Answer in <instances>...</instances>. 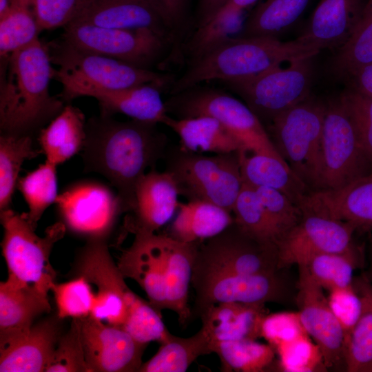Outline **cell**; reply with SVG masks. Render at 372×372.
I'll use <instances>...</instances> for the list:
<instances>
[{
  "label": "cell",
  "instance_id": "cell-44",
  "mask_svg": "<svg viewBox=\"0 0 372 372\" xmlns=\"http://www.w3.org/2000/svg\"><path fill=\"white\" fill-rule=\"evenodd\" d=\"M254 188L269 218L278 242L300 220L302 211L289 197L278 190L265 187Z\"/></svg>",
  "mask_w": 372,
  "mask_h": 372
},
{
  "label": "cell",
  "instance_id": "cell-43",
  "mask_svg": "<svg viewBox=\"0 0 372 372\" xmlns=\"http://www.w3.org/2000/svg\"><path fill=\"white\" fill-rule=\"evenodd\" d=\"M278 366L287 372L327 371L318 346L309 335L281 344L275 348Z\"/></svg>",
  "mask_w": 372,
  "mask_h": 372
},
{
  "label": "cell",
  "instance_id": "cell-39",
  "mask_svg": "<svg viewBox=\"0 0 372 372\" xmlns=\"http://www.w3.org/2000/svg\"><path fill=\"white\" fill-rule=\"evenodd\" d=\"M57 187L56 166L47 161L19 178L17 189L28 205L26 214L35 229L45 209L55 203L59 196Z\"/></svg>",
  "mask_w": 372,
  "mask_h": 372
},
{
  "label": "cell",
  "instance_id": "cell-27",
  "mask_svg": "<svg viewBox=\"0 0 372 372\" xmlns=\"http://www.w3.org/2000/svg\"><path fill=\"white\" fill-rule=\"evenodd\" d=\"M163 124L178 136L183 150L216 154L245 151L240 141L218 119L209 115L182 118L168 115Z\"/></svg>",
  "mask_w": 372,
  "mask_h": 372
},
{
  "label": "cell",
  "instance_id": "cell-17",
  "mask_svg": "<svg viewBox=\"0 0 372 372\" xmlns=\"http://www.w3.org/2000/svg\"><path fill=\"white\" fill-rule=\"evenodd\" d=\"M351 225L313 214H302L300 220L277 242L278 269L299 265L313 256L346 253L356 246Z\"/></svg>",
  "mask_w": 372,
  "mask_h": 372
},
{
  "label": "cell",
  "instance_id": "cell-50",
  "mask_svg": "<svg viewBox=\"0 0 372 372\" xmlns=\"http://www.w3.org/2000/svg\"><path fill=\"white\" fill-rule=\"evenodd\" d=\"M258 1V0H227L216 14L209 20L223 21H229L232 19L242 18L244 12L251 8Z\"/></svg>",
  "mask_w": 372,
  "mask_h": 372
},
{
  "label": "cell",
  "instance_id": "cell-42",
  "mask_svg": "<svg viewBox=\"0 0 372 372\" xmlns=\"http://www.w3.org/2000/svg\"><path fill=\"white\" fill-rule=\"evenodd\" d=\"M51 291L54 296L56 316L83 318L90 315L94 303V291L90 282L83 276L70 281L56 283Z\"/></svg>",
  "mask_w": 372,
  "mask_h": 372
},
{
  "label": "cell",
  "instance_id": "cell-34",
  "mask_svg": "<svg viewBox=\"0 0 372 372\" xmlns=\"http://www.w3.org/2000/svg\"><path fill=\"white\" fill-rule=\"evenodd\" d=\"M310 0H264L245 19L238 37H273L293 25Z\"/></svg>",
  "mask_w": 372,
  "mask_h": 372
},
{
  "label": "cell",
  "instance_id": "cell-36",
  "mask_svg": "<svg viewBox=\"0 0 372 372\" xmlns=\"http://www.w3.org/2000/svg\"><path fill=\"white\" fill-rule=\"evenodd\" d=\"M42 153L34 147L30 136L1 134L0 136V211L10 208L23 162Z\"/></svg>",
  "mask_w": 372,
  "mask_h": 372
},
{
  "label": "cell",
  "instance_id": "cell-33",
  "mask_svg": "<svg viewBox=\"0 0 372 372\" xmlns=\"http://www.w3.org/2000/svg\"><path fill=\"white\" fill-rule=\"evenodd\" d=\"M211 353L210 342L202 328L194 335L181 338L171 333L168 339L139 372H185L200 355Z\"/></svg>",
  "mask_w": 372,
  "mask_h": 372
},
{
  "label": "cell",
  "instance_id": "cell-52",
  "mask_svg": "<svg viewBox=\"0 0 372 372\" xmlns=\"http://www.w3.org/2000/svg\"><path fill=\"white\" fill-rule=\"evenodd\" d=\"M353 90L372 97V63L359 69L350 76Z\"/></svg>",
  "mask_w": 372,
  "mask_h": 372
},
{
  "label": "cell",
  "instance_id": "cell-23",
  "mask_svg": "<svg viewBox=\"0 0 372 372\" xmlns=\"http://www.w3.org/2000/svg\"><path fill=\"white\" fill-rule=\"evenodd\" d=\"M369 0H320L302 41L320 51L342 47L349 39Z\"/></svg>",
  "mask_w": 372,
  "mask_h": 372
},
{
  "label": "cell",
  "instance_id": "cell-24",
  "mask_svg": "<svg viewBox=\"0 0 372 372\" xmlns=\"http://www.w3.org/2000/svg\"><path fill=\"white\" fill-rule=\"evenodd\" d=\"M179 195L176 181L171 172H160L154 169L146 172L136 187L132 231L156 232L173 217L178 208Z\"/></svg>",
  "mask_w": 372,
  "mask_h": 372
},
{
  "label": "cell",
  "instance_id": "cell-6",
  "mask_svg": "<svg viewBox=\"0 0 372 372\" xmlns=\"http://www.w3.org/2000/svg\"><path fill=\"white\" fill-rule=\"evenodd\" d=\"M54 69L53 79L63 90L61 97L71 101L89 89L118 90L152 84L162 90L175 79L170 74L138 68L102 54L76 48L61 41L48 46Z\"/></svg>",
  "mask_w": 372,
  "mask_h": 372
},
{
  "label": "cell",
  "instance_id": "cell-14",
  "mask_svg": "<svg viewBox=\"0 0 372 372\" xmlns=\"http://www.w3.org/2000/svg\"><path fill=\"white\" fill-rule=\"evenodd\" d=\"M280 271L241 274L193 269L194 315L199 316L209 306L221 302L284 303L289 296V286Z\"/></svg>",
  "mask_w": 372,
  "mask_h": 372
},
{
  "label": "cell",
  "instance_id": "cell-38",
  "mask_svg": "<svg viewBox=\"0 0 372 372\" xmlns=\"http://www.w3.org/2000/svg\"><path fill=\"white\" fill-rule=\"evenodd\" d=\"M41 32L31 0H12L0 17V54L8 56L34 41Z\"/></svg>",
  "mask_w": 372,
  "mask_h": 372
},
{
  "label": "cell",
  "instance_id": "cell-37",
  "mask_svg": "<svg viewBox=\"0 0 372 372\" xmlns=\"http://www.w3.org/2000/svg\"><path fill=\"white\" fill-rule=\"evenodd\" d=\"M356 246L346 253H324L309 258L302 265L318 285L328 291L353 285V272L360 265Z\"/></svg>",
  "mask_w": 372,
  "mask_h": 372
},
{
  "label": "cell",
  "instance_id": "cell-5",
  "mask_svg": "<svg viewBox=\"0 0 372 372\" xmlns=\"http://www.w3.org/2000/svg\"><path fill=\"white\" fill-rule=\"evenodd\" d=\"M320 52L298 38L281 41L278 38L233 37L189 61L185 71L176 78L170 95L203 82H224L255 76L272 68L307 58Z\"/></svg>",
  "mask_w": 372,
  "mask_h": 372
},
{
  "label": "cell",
  "instance_id": "cell-9",
  "mask_svg": "<svg viewBox=\"0 0 372 372\" xmlns=\"http://www.w3.org/2000/svg\"><path fill=\"white\" fill-rule=\"evenodd\" d=\"M239 152L205 156L179 148L169 157L167 171L187 200L209 202L232 213L243 185Z\"/></svg>",
  "mask_w": 372,
  "mask_h": 372
},
{
  "label": "cell",
  "instance_id": "cell-41",
  "mask_svg": "<svg viewBox=\"0 0 372 372\" xmlns=\"http://www.w3.org/2000/svg\"><path fill=\"white\" fill-rule=\"evenodd\" d=\"M372 63V0L348 41L340 48L335 58L336 69L350 76L362 67Z\"/></svg>",
  "mask_w": 372,
  "mask_h": 372
},
{
  "label": "cell",
  "instance_id": "cell-22",
  "mask_svg": "<svg viewBox=\"0 0 372 372\" xmlns=\"http://www.w3.org/2000/svg\"><path fill=\"white\" fill-rule=\"evenodd\" d=\"M72 23L110 28H147L175 39L178 32L157 0H92Z\"/></svg>",
  "mask_w": 372,
  "mask_h": 372
},
{
  "label": "cell",
  "instance_id": "cell-35",
  "mask_svg": "<svg viewBox=\"0 0 372 372\" xmlns=\"http://www.w3.org/2000/svg\"><path fill=\"white\" fill-rule=\"evenodd\" d=\"M211 353L218 355L223 371L263 372L275 361L276 351L269 344L242 339L216 342Z\"/></svg>",
  "mask_w": 372,
  "mask_h": 372
},
{
  "label": "cell",
  "instance_id": "cell-26",
  "mask_svg": "<svg viewBox=\"0 0 372 372\" xmlns=\"http://www.w3.org/2000/svg\"><path fill=\"white\" fill-rule=\"evenodd\" d=\"M161 91L156 85L143 84L118 90L89 89L81 96L96 99L103 116L120 113L134 120L163 123L168 114Z\"/></svg>",
  "mask_w": 372,
  "mask_h": 372
},
{
  "label": "cell",
  "instance_id": "cell-53",
  "mask_svg": "<svg viewBox=\"0 0 372 372\" xmlns=\"http://www.w3.org/2000/svg\"><path fill=\"white\" fill-rule=\"evenodd\" d=\"M227 0H198L195 28L206 23Z\"/></svg>",
  "mask_w": 372,
  "mask_h": 372
},
{
  "label": "cell",
  "instance_id": "cell-18",
  "mask_svg": "<svg viewBox=\"0 0 372 372\" xmlns=\"http://www.w3.org/2000/svg\"><path fill=\"white\" fill-rule=\"evenodd\" d=\"M296 304L300 321L320 348L327 369L346 371L345 335L333 313L324 289L309 277L304 267L298 265Z\"/></svg>",
  "mask_w": 372,
  "mask_h": 372
},
{
  "label": "cell",
  "instance_id": "cell-45",
  "mask_svg": "<svg viewBox=\"0 0 372 372\" xmlns=\"http://www.w3.org/2000/svg\"><path fill=\"white\" fill-rule=\"evenodd\" d=\"M45 372H91L82 342L80 318H72L69 330L61 335Z\"/></svg>",
  "mask_w": 372,
  "mask_h": 372
},
{
  "label": "cell",
  "instance_id": "cell-21",
  "mask_svg": "<svg viewBox=\"0 0 372 372\" xmlns=\"http://www.w3.org/2000/svg\"><path fill=\"white\" fill-rule=\"evenodd\" d=\"M59 320L48 318L26 331L0 337V371H45L62 335Z\"/></svg>",
  "mask_w": 372,
  "mask_h": 372
},
{
  "label": "cell",
  "instance_id": "cell-51",
  "mask_svg": "<svg viewBox=\"0 0 372 372\" xmlns=\"http://www.w3.org/2000/svg\"><path fill=\"white\" fill-rule=\"evenodd\" d=\"M157 1L167 17L178 30L185 19L189 0Z\"/></svg>",
  "mask_w": 372,
  "mask_h": 372
},
{
  "label": "cell",
  "instance_id": "cell-48",
  "mask_svg": "<svg viewBox=\"0 0 372 372\" xmlns=\"http://www.w3.org/2000/svg\"><path fill=\"white\" fill-rule=\"evenodd\" d=\"M308 335L298 311L267 313L261 324L260 336L274 349L281 344Z\"/></svg>",
  "mask_w": 372,
  "mask_h": 372
},
{
  "label": "cell",
  "instance_id": "cell-30",
  "mask_svg": "<svg viewBox=\"0 0 372 372\" xmlns=\"http://www.w3.org/2000/svg\"><path fill=\"white\" fill-rule=\"evenodd\" d=\"M169 235L183 242H201L224 231L234 221L231 212L204 200L179 203Z\"/></svg>",
  "mask_w": 372,
  "mask_h": 372
},
{
  "label": "cell",
  "instance_id": "cell-46",
  "mask_svg": "<svg viewBox=\"0 0 372 372\" xmlns=\"http://www.w3.org/2000/svg\"><path fill=\"white\" fill-rule=\"evenodd\" d=\"M92 0H31L41 31L66 27L76 20Z\"/></svg>",
  "mask_w": 372,
  "mask_h": 372
},
{
  "label": "cell",
  "instance_id": "cell-15",
  "mask_svg": "<svg viewBox=\"0 0 372 372\" xmlns=\"http://www.w3.org/2000/svg\"><path fill=\"white\" fill-rule=\"evenodd\" d=\"M55 204L66 230L87 241L106 240L119 216L126 211L117 192L93 180L70 185Z\"/></svg>",
  "mask_w": 372,
  "mask_h": 372
},
{
  "label": "cell",
  "instance_id": "cell-1",
  "mask_svg": "<svg viewBox=\"0 0 372 372\" xmlns=\"http://www.w3.org/2000/svg\"><path fill=\"white\" fill-rule=\"evenodd\" d=\"M157 124L134 119L118 121L103 115L86 123L82 149L85 170L105 177L126 211L134 207L138 182L164 153L167 140Z\"/></svg>",
  "mask_w": 372,
  "mask_h": 372
},
{
  "label": "cell",
  "instance_id": "cell-11",
  "mask_svg": "<svg viewBox=\"0 0 372 372\" xmlns=\"http://www.w3.org/2000/svg\"><path fill=\"white\" fill-rule=\"evenodd\" d=\"M325 110V105L309 98L271 122V139L276 150L310 192L318 177Z\"/></svg>",
  "mask_w": 372,
  "mask_h": 372
},
{
  "label": "cell",
  "instance_id": "cell-10",
  "mask_svg": "<svg viewBox=\"0 0 372 372\" xmlns=\"http://www.w3.org/2000/svg\"><path fill=\"white\" fill-rule=\"evenodd\" d=\"M64 28L62 41L67 44L147 70L164 61L176 42L174 37L147 28H110L79 23Z\"/></svg>",
  "mask_w": 372,
  "mask_h": 372
},
{
  "label": "cell",
  "instance_id": "cell-49",
  "mask_svg": "<svg viewBox=\"0 0 372 372\" xmlns=\"http://www.w3.org/2000/svg\"><path fill=\"white\" fill-rule=\"evenodd\" d=\"M327 300L342 327L347 340L360 316L362 309L361 298L352 285L329 291Z\"/></svg>",
  "mask_w": 372,
  "mask_h": 372
},
{
  "label": "cell",
  "instance_id": "cell-12",
  "mask_svg": "<svg viewBox=\"0 0 372 372\" xmlns=\"http://www.w3.org/2000/svg\"><path fill=\"white\" fill-rule=\"evenodd\" d=\"M313 58L280 65L247 78L221 82L262 121H269L309 97Z\"/></svg>",
  "mask_w": 372,
  "mask_h": 372
},
{
  "label": "cell",
  "instance_id": "cell-19",
  "mask_svg": "<svg viewBox=\"0 0 372 372\" xmlns=\"http://www.w3.org/2000/svg\"><path fill=\"white\" fill-rule=\"evenodd\" d=\"M86 361L91 372L138 371L147 345L123 329L90 316L80 318Z\"/></svg>",
  "mask_w": 372,
  "mask_h": 372
},
{
  "label": "cell",
  "instance_id": "cell-31",
  "mask_svg": "<svg viewBox=\"0 0 372 372\" xmlns=\"http://www.w3.org/2000/svg\"><path fill=\"white\" fill-rule=\"evenodd\" d=\"M51 307L48 296L8 279L0 282V337L29 329Z\"/></svg>",
  "mask_w": 372,
  "mask_h": 372
},
{
  "label": "cell",
  "instance_id": "cell-2",
  "mask_svg": "<svg viewBox=\"0 0 372 372\" xmlns=\"http://www.w3.org/2000/svg\"><path fill=\"white\" fill-rule=\"evenodd\" d=\"M132 231L134 239L116 263L120 271L139 285L160 314L171 310L185 326L192 314L188 295L199 243L142 229Z\"/></svg>",
  "mask_w": 372,
  "mask_h": 372
},
{
  "label": "cell",
  "instance_id": "cell-47",
  "mask_svg": "<svg viewBox=\"0 0 372 372\" xmlns=\"http://www.w3.org/2000/svg\"><path fill=\"white\" fill-rule=\"evenodd\" d=\"M339 99L353 123L366 159L372 167V97L351 89Z\"/></svg>",
  "mask_w": 372,
  "mask_h": 372
},
{
  "label": "cell",
  "instance_id": "cell-40",
  "mask_svg": "<svg viewBox=\"0 0 372 372\" xmlns=\"http://www.w3.org/2000/svg\"><path fill=\"white\" fill-rule=\"evenodd\" d=\"M236 224L262 244L276 247L277 239L255 189L243 183L233 211Z\"/></svg>",
  "mask_w": 372,
  "mask_h": 372
},
{
  "label": "cell",
  "instance_id": "cell-25",
  "mask_svg": "<svg viewBox=\"0 0 372 372\" xmlns=\"http://www.w3.org/2000/svg\"><path fill=\"white\" fill-rule=\"evenodd\" d=\"M267 313L265 304L221 302L209 306L199 317L211 349L216 342L260 338L261 324Z\"/></svg>",
  "mask_w": 372,
  "mask_h": 372
},
{
  "label": "cell",
  "instance_id": "cell-7",
  "mask_svg": "<svg viewBox=\"0 0 372 372\" xmlns=\"http://www.w3.org/2000/svg\"><path fill=\"white\" fill-rule=\"evenodd\" d=\"M3 228L1 242L8 280L30 288L48 297L54 285L56 273L50 256L55 243L66 231L61 221L48 227L43 236L35 233L26 212L17 213L10 208L0 211Z\"/></svg>",
  "mask_w": 372,
  "mask_h": 372
},
{
  "label": "cell",
  "instance_id": "cell-4",
  "mask_svg": "<svg viewBox=\"0 0 372 372\" xmlns=\"http://www.w3.org/2000/svg\"><path fill=\"white\" fill-rule=\"evenodd\" d=\"M77 270L93 289L94 303L89 316L121 327L143 343L161 344L168 339L171 333L161 315L128 287L106 240L87 241L80 254Z\"/></svg>",
  "mask_w": 372,
  "mask_h": 372
},
{
  "label": "cell",
  "instance_id": "cell-3",
  "mask_svg": "<svg viewBox=\"0 0 372 372\" xmlns=\"http://www.w3.org/2000/svg\"><path fill=\"white\" fill-rule=\"evenodd\" d=\"M51 63L48 46L39 39L1 56V134L32 136L63 110V101L50 94Z\"/></svg>",
  "mask_w": 372,
  "mask_h": 372
},
{
  "label": "cell",
  "instance_id": "cell-16",
  "mask_svg": "<svg viewBox=\"0 0 372 372\" xmlns=\"http://www.w3.org/2000/svg\"><path fill=\"white\" fill-rule=\"evenodd\" d=\"M193 269L241 274L278 271L277 249L248 236L234 223L198 244Z\"/></svg>",
  "mask_w": 372,
  "mask_h": 372
},
{
  "label": "cell",
  "instance_id": "cell-55",
  "mask_svg": "<svg viewBox=\"0 0 372 372\" xmlns=\"http://www.w3.org/2000/svg\"><path fill=\"white\" fill-rule=\"evenodd\" d=\"M367 277L370 280V281L372 282V261H371V263L369 276H367Z\"/></svg>",
  "mask_w": 372,
  "mask_h": 372
},
{
  "label": "cell",
  "instance_id": "cell-13",
  "mask_svg": "<svg viewBox=\"0 0 372 372\" xmlns=\"http://www.w3.org/2000/svg\"><path fill=\"white\" fill-rule=\"evenodd\" d=\"M372 169L340 99L326 105L318 172L313 191L335 189Z\"/></svg>",
  "mask_w": 372,
  "mask_h": 372
},
{
  "label": "cell",
  "instance_id": "cell-8",
  "mask_svg": "<svg viewBox=\"0 0 372 372\" xmlns=\"http://www.w3.org/2000/svg\"><path fill=\"white\" fill-rule=\"evenodd\" d=\"M165 105L167 112L178 118L213 116L240 141L246 152L284 160L258 117L245 103L223 90L196 85L171 95Z\"/></svg>",
  "mask_w": 372,
  "mask_h": 372
},
{
  "label": "cell",
  "instance_id": "cell-54",
  "mask_svg": "<svg viewBox=\"0 0 372 372\" xmlns=\"http://www.w3.org/2000/svg\"><path fill=\"white\" fill-rule=\"evenodd\" d=\"M12 0H0V17L3 15L8 10Z\"/></svg>",
  "mask_w": 372,
  "mask_h": 372
},
{
  "label": "cell",
  "instance_id": "cell-28",
  "mask_svg": "<svg viewBox=\"0 0 372 372\" xmlns=\"http://www.w3.org/2000/svg\"><path fill=\"white\" fill-rule=\"evenodd\" d=\"M240 151V172L244 183L252 187H269L281 192L299 207L309 192L306 184L282 159Z\"/></svg>",
  "mask_w": 372,
  "mask_h": 372
},
{
  "label": "cell",
  "instance_id": "cell-29",
  "mask_svg": "<svg viewBox=\"0 0 372 372\" xmlns=\"http://www.w3.org/2000/svg\"><path fill=\"white\" fill-rule=\"evenodd\" d=\"M85 120L83 112L71 105L39 132L37 140L47 161L57 166L82 151L85 140Z\"/></svg>",
  "mask_w": 372,
  "mask_h": 372
},
{
  "label": "cell",
  "instance_id": "cell-32",
  "mask_svg": "<svg viewBox=\"0 0 372 372\" xmlns=\"http://www.w3.org/2000/svg\"><path fill=\"white\" fill-rule=\"evenodd\" d=\"M353 286L361 298L362 309L346 340V371L372 372V282L362 275L354 277Z\"/></svg>",
  "mask_w": 372,
  "mask_h": 372
},
{
  "label": "cell",
  "instance_id": "cell-20",
  "mask_svg": "<svg viewBox=\"0 0 372 372\" xmlns=\"http://www.w3.org/2000/svg\"><path fill=\"white\" fill-rule=\"evenodd\" d=\"M302 214H313L372 230V169L344 186L311 191L300 205Z\"/></svg>",
  "mask_w": 372,
  "mask_h": 372
}]
</instances>
